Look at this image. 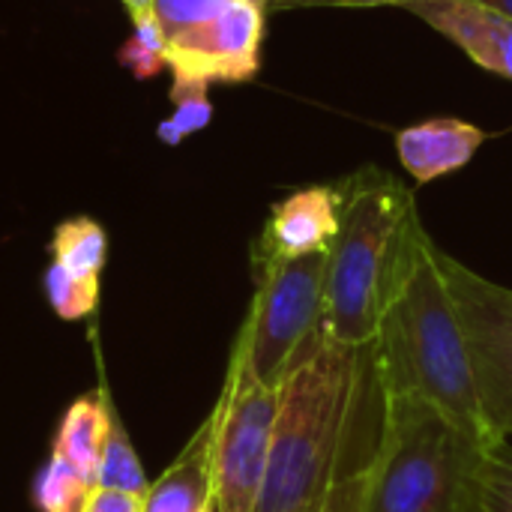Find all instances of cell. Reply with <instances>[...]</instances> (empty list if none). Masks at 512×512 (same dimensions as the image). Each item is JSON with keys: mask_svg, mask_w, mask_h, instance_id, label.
I'll return each mask as SVG.
<instances>
[{"mask_svg": "<svg viewBox=\"0 0 512 512\" xmlns=\"http://www.w3.org/2000/svg\"><path fill=\"white\" fill-rule=\"evenodd\" d=\"M372 360L384 396L432 405L483 447L504 441L483 417L474 360L441 270V249L423 222L411 234L402 276L381 315Z\"/></svg>", "mask_w": 512, "mask_h": 512, "instance_id": "6da1fadb", "label": "cell"}, {"mask_svg": "<svg viewBox=\"0 0 512 512\" xmlns=\"http://www.w3.org/2000/svg\"><path fill=\"white\" fill-rule=\"evenodd\" d=\"M372 381V345L327 336L282 384L279 420L252 512H327Z\"/></svg>", "mask_w": 512, "mask_h": 512, "instance_id": "7a4b0ae2", "label": "cell"}, {"mask_svg": "<svg viewBox=\"0 0 512 512\" xmlns=\"http://www.w3.org/2000/svg\"><path fill=\"white\" fill-rule=\"evenodd\" d=\"M336 189L339 234L327 255L324 336L345 348H369L420 213L414 192L375 165L354 171Z\"/></svg>", "mask_w": 512, "mask_h": 512, "instance_id": "3957f363", "label": "cell"}, {"mask_svg": "<svg viewBox=\"0 0 512 512\" xmlns=\"http://www.w3.org/2000/svg\"><path fill=\"white\" fill-rule=\"evenodd\" d=\"M480 447L432 405L384 396L366 512H462Z\"/></svg>", "mask_w": 512, "mask_h": 512, "instance_id": "277c9868", "label": "cell"}, {"mask_svg": "<svg viewBox=\"0 0 512 512\" xmlns=\"http://www.w3.org/2000/svg\"><path fill=\"white\" fill-rule=\"evenodd\" d=\"M327 255L261 261L255 267V297L237 333L234 351L249 372L279 390L300 360L324 336Z\"/></svg>", "mask_w": 512, "mask_h": 512, "instance_id": "5b68a950", "label": "cell"}, {"mask_svg": "<svg viewBox=\"0 0 512 512\" xmlns=\"http://www.w3.org/2000/svg\"><path fill=\"white\" fill-rule=\"evenodd\" d=\"M282 387L261 384L231 351L213 417V512H252L267 471Z\"/></svg>", "mask_w": 512, "mask_h": 512, "instance_id": "8992f818", "label": "cell"}, {"mask_svg": "<svg viewBox=\"0 0 512 512\" xmlns=\"http://www.w3.org/2000/svg\"><path fill=\"white\" fill-rule=\"evenodd\" d=\"M441 270L453 291L474 360L483 417L498 438H512V288L489 282L441 252Z\"/></svg>", "mask_w": 512, "mask_h": 512, "instance_id": "52a82bcc", "label": "cell"}, {"mask_svg": "<svg viewBox=\"0 0 512 512\" xmlns=\"http://www.w3.org/2000/svg\"><path fill=\"white\" fill-rule=\"evenodd\" d=\"M264 6L234 0L216 18L165 42V60L174 78L192 81H252L261 69Z\"/></svg>", "mask_w": 512, "mask_h": 512, "instance_id": "ba28073f", "label": "cell"}, {"mask_svg": "<svg viewBox=\"0 0 512 512\" xmlns=\"http://www.w3.org/2000/svg\"><path fill=\"white\" fill-rule=\"evenodd\" d=\"M339 234V189L306 186L273 204L264 231L252 249V264L288 261L330 252Z\"/></svg>", "mask_w": 512, "mask_h": 512, "instance_id": "9c48e42d", "label": "cell"}, {"mask_svg": "<svg viewBox=\"0 0 512 512\" xmlns=\"http://www.w3.org/2000/svg\"><path fill=\"white\" fill-rule=\"evenodd\" d=\"M417 18L456 42L477 66L512 78V18L480 0H411Z\"/></svg>", "mask_w": 512, "mask_h": 512, "instance_id": "30bf717a", "label": "cell"}, {"mask_svg": "<svg viewBox=\"0 0 512 512\" xmlns=\"http://www.w3.org/2000/svg\"><path fill=\"white\" fill-rule=\"evenodd\" d=\"M483 141L486 132L474 123H465L459 117H432L402 129L396 135V150L405 171L417 183H432L465 168Z\"/></svg>", "mask_w": 512, "mask_h": 512, "instance_id": "8fae6325", "label": "cell"}, {"mask_svg": "<svg viewBox=\"0 0 512 512\" xmlns=\"http://www.w3.org/2000/svg\"><path fill=\"white\" fill-rule=\"evenodd\" d=\"M213 510V417H207L174 465L150 483L144 512H210Z\"/></svg>", "mask_w": 512, "mask_h": 512, "instance_id": "7c38bea8", "label": "cell"}, {"mask_svg": "<svg viewBox=\"0 0 512 512\" xmlns=\"http://www.w3.org/2000/svg\"><path fill=\"white\" fill-rule=\"evenodd\" d=\"M108 405L111 402L105 390H93L75 399L60 420V429L51 447V459L69 465L93 486L99 483V462H102L105 429H108Z\"/></svg>", "mask_w": 512, "mask_h": 512, "instance_id": "4fadbf2b", "label": "cell"}, {"mask_svg": "<svg viewBox=\"0 0 512 512\" xmlns=\"http://www.w3.org/2000/svg\"><path fill=\"white\" fill-rule=\"evenodd\" d=\"M381 414H384V393L375 375L372 360V381L363 399V411L357 417V429L348 447V459L342 465V474L336 480V489L330 495L327 512H366V486H369V465L381 432Z\"/></svg>", "mask_w": 512, "mask_h": 512, "instance_id": "5bb4252c", "label": "cell"}, {"mask_svg": "<svg viewBox=\"0 0 512 512\" xmlns=\"http://www.w3.org/2000/svg\"><path fill=\"white\" fill-rule=\"evenodd\" d=\"M462 512H512V444L507 438L480 447L468 471Z\"/></svg>", "mask_w": 512, "mask_h": 512, "instance_id": "9a60e30c", "label": "cell"}, {"mask_svg": "<svg viewBox=\"0 0 512 512\" xmlns=\"http://www.w3.org/2000/svg\"><path fill=\"white\" fill-rule=\"evenodd\" d=\"M108 258L105 228L90 216H75L57 225L51 237V264L75 279L99 282V273Z\"/></svg>", "mask_w": 512, "mask_h": 512, "instance_id": "2e32d148", "label": "cell"}, {"mask_svg": "<svg viewBox=\"0 0 512 512\" xmlns=\"http://www.w3.org/2000/svg\"><path fill=\"white\" fill-rule=\"evenodd\" d=\"M99 489H117L129 492L138 498H147L150 480L144 477L141 459L126 435V426L120 414L108 405V429H105V447H102V462H99Z\"/></svg>", "mask_w": 512, "mask_h": 512, "instance_id": "e0dca14e", "label": "cell"}, {"mask_svg": "<svg viewBox=\"0 0 512 512\" xmlns=\"http://www.w3.org/2000/svg\"><path fill=\"white\" fill-rule=\"evenodd\" d=\"M207 87L204 81H192V78H174L171 84V102H174V114L168 120H162L156 126V135L162 144L177 147L180 141H186L189 135L201 132L210 126L213 120V105L207 99Z\"/></svg>", "mask_w": 512, "mask_h": 512, "instance_id": "ac0fdd59", "label": "cell"}, {"mask_svg": "<svg viewBox=\"0 0 512 512\" xmlns=\"http://www.w3.org/2000/svg\"><path fill=\"white\" fill-rule=\"evenodd\" d=\"M93 489L96 486L78 471L48 456V465L36 474L33 483V504L39 512H84Z\"/></svg>", "mask_w": 512, "mask_h": 512, "instance_id": "d6986e66", "label": "cell"}, {"mask_svg": "<svg viewBox=\"0 0 512 512\" xmlns=\"http://www.w3.org/2000/svg\"><path fill=\"white\" fill-rule=\"evenodd\" d=\"M117 63L123 69H129L132 78H138V81L156 78L168 66V60H165V36H162L156 18L150 12L132 18V36L120 45Z\"/></svg>", "mask_w": 512, "mask_h": 512, "instance_id": "ffe728a7", "label": "cell"}, {"mask_svg": "<svg viewBox=\"0 0 512 512\" xmlns=\"http://www.w3.org/2000/svg\"><path fill=\"white\" fill-rule=\"evenodd\" d=\"M42 288H45V297H48L51 309L63 321H81V318L93 315L96 306H99V282L75 279V276L63 273L54 264H48V270L42 276Z\"/></svg>", "mask_w": 512, "mask_h": 512, "instance_id": "44dd1931", "label": "cell"}, {"mask_svg": "<svg viewBox=\"0 0 512 512\" xmlns=\"http://www.w3.org/2000/svg\"><path fill=\"white\" fill-rule=\"evenodd\" d=\"M234 0H153L150 15L156 18L165 42L216 18L222 9H228Z\"/></svg>", "mask_w": 512, "mask_h": 512, "instance_id": "7402d4cb", "label": "cell"}, {"mask_svg": "<svg viewBox=\"0 0 512 512\" xmlns=\"http://www.w3.org/2000/svg\"><path fill=\"white\" fill-rule=\"evenodd\" d=\"M84 512H144V498L129 495V492H117V489H93V495L87 498Z\"/></svg>", "mask_w": 512, "mask_h": 512, "instance_id": "603a6c76", "label": "cell"}, {"mask_svg": "<svg viewBox=\"0 0 512 512\" xmlns=\"http://www.w3.org/2000/svg\"><path fill=\"white\" fill-rule=\"evenodd\" d=\"M411 0H270V12L282 9H306V6H408Z\"/></svg>", "mask_w": 512, "mask_h": 512, "instance_id": "cb8c5ba5", "label": "cell"}, {"mask_svg": "<svg viewBox=\"0 0 512 512\" xmlns=\"http://www.w3.org/2000/svg\"><path fill=\"white\" fill-rule=\"evenodd\" d=\"M126 9H129V15L132 18H138V15H147L150 9H153V0H120Z\"/></svg>", "mask_w": 512, "mask_h": 512, "instance_id": "d4e9b609", "label": "cell"}, {"mask_svg": "<svg viewBox=\"0 0 512 512\" xmlns=\"http://www.w3.org/2000/svg\"><path fill=\"white\" fill-rule=\"evenodd\" d=\"M480 3H486V6H492V9H498V12L512 18V0H480Z\"/></svg>", "mask_w": 512, "mask_h": 512, "instance_id": "484cf974", "label": "cell"}, {"mask_svg": "<svg viewBox=\"0 0 512 512\" xmlns=\"http://www.w3.org/2000/svg\"><path fill=\"white\" fill-rule=\"evenodd\" d=\"M249 3H258V6H264V9H267V3H270V0H249Z\"/></svg>", "mask_w": 512, "mask_h": 512, "instance_id": "4316f807", "label": "cell"}, {"mask_svg": "<svg viewBox=\"0 0 512 512\" xmlns=\"http://www.w3.org/2000/svg\"><path fill=\"white\" fill-rule=\"evenodd\" d=\"M210 512H213V510H210Z\"/></svg>", "mask_w": 512, "mask_h": 512, "instance_id": "83f0119b", "label": "cell"}]
</instances>
